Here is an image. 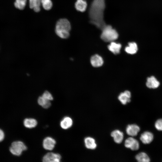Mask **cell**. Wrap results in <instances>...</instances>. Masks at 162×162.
<instances>
[{"label": "cell", "instance_id": "cell-1", "mask_svg": "<svg viewBox=\"0 0 162 162\" xmlns=\"http://www.w3.org/2000/svg\"><path fill=\"white\" fill-rule=\"evenodd\" d=\"M105 7L104 0H94L89 10L91 23L101 30L106 25L104 20Z\"/></svg>", "mask_w": 162, "mask_h": 162}, {"label": "cell", "instance_id": "cell-2", "mask_svg": "<svg viewBox=\"0 0 162 162\" xmlns=\"http://www.w3.org/2000/svg\"><path fill=\"white\" fill-rule=\"evenodd\" d=\"M71 28V25L69 21L66 19H61L56 23L55 32L60 38L67 39L69 37Z\"/></svg>", "mask_w": 162, "mask_h": 162}, {"label": "cell", "instance_id": "cell-3", "mask_svg": "<svg viewBox=\"0 0 162 162\" xmlns=\"http://www.w3.org/2000/svg\"><path fill=\"white\" fill-rule=\"evenodd\" d=\"M101 30L100 37L105 42L113 41L118 37V34L117 31L110 25H106Z\"/></svg>", "mask_w": 162, "mask_h": 162}, {"label": "cell", "instance_id": "cell-4", "mask_svg": "<svg viewBox=\"0 0 162 162\" xmlns=\"http://www.w3.org/2000/svg\"><path fill=\"white\" fill-rule=\"evenodd\" d=\"M27 149V147L25 144L20 141L13 142L9 148L10 152L12 154L17 156L21 155L22 152Z\"/></svg>", "mask_w": 162, "mask_h": 162}, {"label": "cell", "instance_id": "cell-5", "mask_svg": "<svg viewBox=\"0 0 162 162\" xmlns=\"http://www.w3.org/2000/svg\"><path fill=\"white\" fill-rule=\"evenodd\" d=\"M61 158V155L58 153L49 152L44 156L42 160L44 162H59Z\"/></svg>", "mask_w": 162, "mask_h": 162}, {"label": "cell", "instance_id": "cell-6", "mask_svg": "<svg viewBox=\"0 0 162 162\" xmlns=\"http://www.w3.org/2000/svg\"><path fill=\"white\" fill-rule=\"evenodd\" d=\"M124 146L132 150H136L139 149L140 145L137 140L133 137L127 138L124 142Z\"/></svg>", "mask_w": 162, "mask_h": 162}, {"label": "cell", "instance_id": "cell-7", "mask_svg": "<svg viewBox=\"0 0 162 162\" xmlns=\"http://www.w3.org/2000/svg\"><path fill=\"white\" fill-rule=\"evenodd\" d=\"M56 143V141L53 138L47 137L43 141V146L46 150H51L54 148Z\"/></svg>", "mask_w": 162, "mask_h": 162}, {"label": "cell", "instance_id": "cell-8", "mask_svg": "<svg viewBox=\"0 0 162 162\" xmlns=\"http://www.w3.org/2000/svg\"><path fill=\"white\" fill-rule=\"evenodd\" d=\"M126 132L129 135L134 136H136L140 130V127L136 124H129L126 128Z\"/></svg>", "mask_w": 162, "mask_h": 162}, {"label": "cell", "instance_id": "cell-9", "mask_svg": "<svg viewBox=\"0 0 162 162\" xmlns=\"http://www.w3.org/2000/svg\"><path fill=\"white\" fill-rule=\"evenodd\" d=\"M154 135L150 132L146 131L143 133L140 137V139L142 143L148 144L150 143L153 140Z\"/></svg>", "mask_w": 162, "mask_h": 162}, {"label": "cell", "instance_id": "cell-10", "mask_svg": "<svg viewBox=\"0 0 162 162\" xmlns=\"http://www.w3.org/2000/svg\"><path fill=\"white\" fill-rule=\"evenodd\" d=\"M131 93L128 91L121 93L118 96L119 100L123 105L126 104L130 101Z\"/></svg>", "mask_w": 162, "mask_h": 162}, {"label": "cell", "instance_id": "cell-11", "mask_svg": "<svg viewBox=\"0 0 162 162\" xmlns=\"http://www.w3.org/2000/svg\"><path fill=\"white\" fill-rule=\"evenodd\" d=\"M111 136L113 138L114 142L118 144L121 143L124 138L123 133L118 130L113 131L111 133Z\"/></svg>", "mask_w": 162, "mask_h": 162}, {"label": "cell", "instance_id": "cell-12", "mask_svg": "<svg viewBox=\"0 0 162 162\" xmlns=\"http://www.w3.org/2000/svg\"><path fill=\"white\" fill-rule=\"evenodd\" d=\"M146 85L149 88L154 89L158 87L160 82L154 76H152L147 78Z\"/></svg>", "mask_w": 162, "mask_h": 162}, {"label": "cell", "instance_id": "cell-13", "mask_svg": "<svg viewBox=\"0 0 162 162\" xmlns=\"http://www.w3.org/2000/svg\"><path fill=\"white\" fill-rule=\"evenodd\" d=\"M90 61L92 65L95 67L101 66L104 62L102 58L97 54L92 56L91 58Z\"/></svg>", "mask_w": 162, "mask_h": 162}, {"label": "cell", "instance_id": "cell-14", "mask_svg": "<svg viewBox=\"0 0 162 162\" xmlns=\"http://www.w3.org/2000/svg\"><path fill=\"white\" fill-rule=\"evenodd\" d=\"M73 124V121L71 118L68 116H66L61 121L60 125L62 129H67L70 128Z\"/></svg>", "mask_w": 162, "mask_h": 162}, {"label": "cell", "instance_id": "cell-15", "mask_svg": "<svg viewBox=\"0 0 162 162\" xmlns=\"http://www.w3.org/2000/svg\"><path fill=\"white\" fill-rule=\"evenodd\" d=\"M86 147L88 149H94L97 147V144L95 140L93 138L87 137L85 138L84 140Z\"/></svg>", "mask_w": 162, "mask_h": 162}, {"label": "cell", "instance_id": "cell-16", "mask_svg": "<svg viewBox=\"0 0 162 162\" xmlns=\"http://www.w3.org/2000/svg\"><path fill=\"white\" fill-rule=\"evenodd\" d=\"M121 47V45L120 44L112 41L111 42L108 46V48L109 50L114 54H117L120 53Z\"/></svg>", "mask_w": 162, "mask_h": 162}, {"label": "cell", "instance_id": "cell-17", "mask_svg": "<svg viewBox=\"0 0 162 162\" xmlns=\"http://www.w3.org/2000/svg\"><path fill=\"white\" fill-rule=\"evenodd\" d=\"M138 49L136 43L134 42H131L129 43L128 46L125 47V50L128 54H134L137 52Z\"/></svg>", "mask_w": 162, "mask_h": 162}, {"label": "cell", "instance_id": "cell-18", "mask_svg": "<svg viewBox=\"0 0 162 162\" xmlns=\"http://www.w3.org/2000/svg\"><path fill=\"white\" fill-rule=\"evenodd\" d=\"M41 0H29V6L30 8L38 12L40 10Z\"/></svg>", "mask_w": 162, "mask_h": 162}, {"label": "cell", "instance_id": "cell-19", "mask_svg": "<svg viewBox=\"0 0 162 162\" xmlns=\"http://www.w3.org/2000/svg\"><path fill=\"white\" fill-rule=\"evenodd\" d=\"M87 4L84 0H77L75 3V7L79 11L83 12L86 9Z\"/></svg>", "mask_w": 162, "mask_h": 162}, {"label": "cell", "instance_id": "cell-20", "mask_svg": "<svg viewBox=\"0 0 162 162\" xmlns=\"http://www.w3.org/2000/svg\"><path fill=\"white\" fill-rule=\"evenodd\" d=\"M37 123V120L32 118H26L23 121V124L25 127L28 128L35 127Z\"/></svg>", "mask_w": 162, "mask_h": 162}, {"label": "cell", "instance_id": "cell-21", "mask_svg": "<svg viewBox=\"0 0 162 162\" xmlns=\"http://www.w3.org/2000/svg\"><path fill=\"white\" fill-rule=\"evenodd\" d=\"M135 158L139 162H149L150 161L149 157L144 152H141L137 154Z\"/></svg>", "mask_w": 162, "mask_h": 162}, {"label": "cell", "instance_id": "cell-22", "mask_svg": "<svg viewBox=\"0 0 162 162\" xmlns=\"http://www.w3.org/2000/svg\"><path fill=\"white\" fill-rule=\"evenodd\" d=\"M38 102L40 105L45 109L49 108L51 105L50 101L46 99L42 96L38 98Z\"/></svg>", "mask_w": 162, "mask_h": 162}, {"label": "cell", "instance_id": "cell-23", "mask_svg": "<svg viewBox=\"0 0 162 162\" xmlns=\"http://www.w3.org/2000/svg\"><path fill=\"white\" fill-rule=\"evenodd\" d=\"M26 2L27 0H16L14 5L16 8L22 10L25 8Z\"/></svg>", "mask_w": 162, "mask_h": 162}, {"label": "cell", "instance_id": "cell-24", "mask_svg": "<svg viewBox=\"0 0 162 162\" xmlns=\"http://www.w3.org/2000/svg\"><path fill=\"white\" fill-rule=\"evenodd\" d=\"M41 4L43 8L46 10H49L51 9L52 4L51 0H41Z\"/></svg>", "mask_w": 162, "mask_h": 162}, {"label": "cell", "instance_id": "cell-25", "mask_svg": "<svg viewBox=\"0 0 162 162\" xmlns=\"http://www.w3.org/2000/svg\"><path fill=\"white\" fill-rule=\"evenodd\" d=\"M42 96L46 99L51 101L53 100V97L51 93L49 92L46 91L44 92Z\"/></svg>", "mask_w": 162, "mask_h": 162}, {"label": "cell", "instance_id": "cell-26", "mask_svg": "<svg viewBox=\"0 0 162 162\" xmlns=\"http://www.w3.org/2000/svg\"><path fill=\"white\" fill-rule=\"evenodd\" d=\"M155 128L158 130L162 131V119H158L155 123Z\"/></svg>", "mask_w": 162, "mask_h": 162}, {"label": "cell", "instance_id": "cell-27", "mask_svg": "<svg viewBox=\"0 0 162 162\" xmlns=\"http://www.w3.org/2000/svg\"><path fill=\"white\" fill-rule=\"evenodd\" d=\"M4 138V134L3 131L0 129V142H2Z\"/></svg>", "mask_w": 162, "mask_h": 162}]
</instances>
